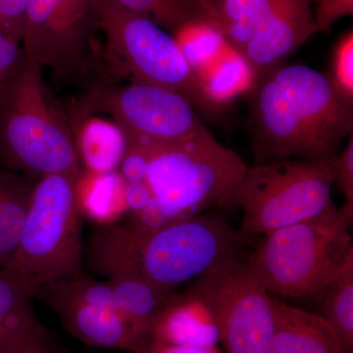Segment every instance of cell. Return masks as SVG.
<instances>
[{
    "mask_svg": "<svg viewBox=\"0 0 353 353\" xmlns=\"http://www.w3.org/2000/svg\"><path fill=\"white\" fill-rule=\"evenodd\" d=\"M336 157L285 159L248 166L236 194L243 236L271 233L319 215L334 203Z\"/></svg>",
    "mask_w": 353,
    "mask_h": 353,
    "instance_id": "8",
    "label": "cell"
},
{
    "mask_svg": "<svg viewBox=\"0 0 353 353\" xmlns=\"http://www.w3.org/2000/svg\"><path fill=\"white\" fill-rule=\"evenodd\" d=\"M95 113L110 116L128 138L155 143H179L208 128L183 95L132 81L120 85L102 80L85 90L79 101L77 120Z\"/></svg>",
    "mask_w": 353,
    "mask_h": 353,
    "instance_id": "10",
    "label": "cell"
},
{
    "mask_svg": "<svg viewBox=\"0 0 353 353\" xmlns=\"http://www.w3.org/2000/svg\"><path fill=\"white\" fill-rule=\"evenodd\" d=\"M99 0H30L23 31L26 57L63 83L109 79Z\"/></svg>",
    "mask_w": 353,
    "mask_h": 353,
    "instance_id": "9",
    "label": "cell"
},
{
    "mask_svg": "<svg viewBox=\"0 0 353 353\" xmlns=\"http://www.w3.org/2000/svg\"><path fill=\"white\" fill-rule=\"evenodd\" d=\"M334 183L345 196V209L353 215V137H348L347 145L340 154L336 161V176Z\"/></svg>",
    "mask_w": 353,
    "mask_h": 353,
    "instance_id": "28",
    "label": "cell"
},
{
    "mask_svg": "<svg viewBox=\"0 0 353 353\" xmlns=\"http://www.w3.org/2000/svg\"><path fill=\"white\" fill-rule=\"evenodd\" d=\"M318 315L333 328L345 353H353V246L333 276L314 296Z\"/></svg>",
    "mask_w": 353,
    "mask_h": 353,
    "instance_id": "21",
    "label": "cell"
},
{
    "mask_svg": "<svg viewBox=\"0 0 353 353\" xmlns=\"http://www.w3.org/2000/svg\"><path fill=\"white\" fill-rule=\"evenodd\" d=\"M125 197L131 216L139 214L153 203L152 190L145 182L126 183Z\"/></svg>",
    "mask_w": 353,
    "mask_h": 353,
    "instance_id": "31",
    "label": "cell"
},
{
    "mask_svg": "<svg viewBox=\"0 0 353 353\" xmlns=\"http://www.w3.org/2000/svg\"><path fill=\"white\" fill-rule=\"evenodd\" d=\"M150 340L169 345L217 347L220 331L208 303L188 290L183 294H174L153 324Z\"/></svg>",
    "mask_w": 353,
    "mask_h": 353,
    "instance_id": "14",
    "label": "cell"
},
{
    "mask_svg": "<svg viewBox=\"0 0 353 353\" xmlns=\"http://www.w3.org/2000/svg\"><path fill=\"white\" fill-rule=\"evenodd\" d=\"M218 30L228 44L240 53L262 20L282 0H208Z\"/></svg>",
    "mask_w": 353,
    "mask_h": 353,
    "instance_id": "23",
    "label": "cell"
},
{
    "mask_svg": "<svg viewBox=\"0 0 353 353\" xmlns=\"http://www.w3.org/2000/svg\"><path fill=\"white\" fill-rule=\"evenodd\" d=\"M30 0H0V34L21 43Z\"/></svg>",
    "mask_w": 353,
    "mask_h": 353,
    "instance_id": "27",
    "label": "cell"
},
{
    "mask_svg": "<svg viewBox=\"0 0 353 353\" xmlns=\"http://www.w3.org/2000/svg\"><path fill=\"white\" fill-rule=\"evenodd\" d=\"M352 15L353 0H319L313 13L320 32L329 31L336 21Z\"/></svg>",
    "mask_w": 353,
    "mask_h": 353,
    "instance_id": "29",
    "label": "cell"
},
{
    "mask_svg": "<svg viewBox=\"0 0 353 353\" xmlns=\"http://www.w3.org/2000/svg\"><path fill=\"white\" fill-rule=\"evenodd\" d=\"M245 259L223 264L197 279L190 290L212 310L226 353H271L272 296Z\"/></svg>",
    "mask_w": 353,
    "mask_h": 353,
    "instance_id": "11",
    "label": "cell"
},
{
    "mask_svg": "<svg viewBox=\"0 0 353 353\" xmlns=\"http://www.w3.org/2000/svg\"><path fill=\"white\" fill-rule=\"evenodd\" d=\"M334 88L348 101L353 102V31L345 32L332 55L331 71L326 73Z\"/></svg>",
    "mask_w": 353,
    "mask_h": 353,
    "instance_id": "26",
    "label": "cell"
},
{
    "mask_svg": "<svg viewBox=\"0 0 353 353\" xmlns=\"http://www.w3.org/2000/svg\"><path fill=\"white\" fill-rule=\"evenodd\" d=\"M25 58L22 44L0 34V82L15 71Z\"/></svg>",
    "mask_w": 353,
    "mask_h": 353,
    "instance_id": "30",
    "label": "cell"
},
{
    "mask_svg": "<svg viewBox=\"0 0 353 353\" xmlns=\"http://www.w3.org/2000/svg\"><path fill=\"white\" fill-rule=\"evenodd\" d=\"M246 241L220 216L197 215L157 231L129 220L95 225L83 260L106 280L134 276L174 292L183 283L245 256Z\"/></svg>",
    "mask_w": 353,
    "mask_h": 353,
    "instance_id": "1",
    "label": "cell"
},
{
    "mask_svg": "<svg viewBox=\"0 0 353 353\" xmlns=\"http://www.w3.org/2000/svg\"><path fill=\"white\" fill-rule=\"evenodd\" d=\"M352 219L333 203L315 217L265 234L246 262L271 296L314 297L353 246Z\"/></svg>",
    "mask_w": 353,
    "mask_h": 353,
    "instance_id": "5",
    "label": "cell"
},
{
    "mask_svg": "<svg viewBox=\"0 0 353 353\" xmlns=\"http://www.w3.org/2000/svg\"><path fill=\"white\" fill-rule=\"evenodd\" d=\"M312 0H282L257 26L239 54L245 58L257 82L319 32L313 17Z\"/></svg>",
    "mask_w": 353,
    "mask_h": 353,
    "instance_id": "13",
    "label": "cell"
},
{
    "mask_svg": "<svg viewBox=\"0 0 353 353\" xmlns=\"http://www.w3.org/2000/svg\"><path fill=\"white\" fill-rule=\"evenodd\" d=\"M125 190L126 182L118 171L94 174L82 170L76 183L81 215L95 225L120 222L129 213Z\"/></svg>",
    "mask_w": 353,
    "mask_h": 353,
    "instance_id": "20",
    "label": "cell"
},
{
    "mask_svg": "<svg viewBox=\"0 0 353 353\" xmlns=\"http://www.w3.org/2000/svg\"><path fill=\"white\" fill-rule=\"evenodd\" d=\"M197 78L208 99L221 109L240 95L252 94L257 83L245 58L230 46Z\"/></svg>",
    "mask_w": 353,
    "mask_h": 353,
    "instance_id": "22",
    "label": "cell"
},
{
    "mask_svg": "<svg viewBox=\"0 0 353 353\" xmlns=\"http://www.w3.org/2000/svg\"><path fill=\"white\" fill-rule=\"evenodd\" d=\"M274 334L271 353H345L321 316L272 297Z\"/></svg>",
    "mask_w": 353,
    "mask_h": 353,
    "instance_id": "15",
    "label": "cell"
},
{
    "mask_svg": "<svg viewBox=\"0 0 353 353\" xmlns=\"http://www.w3.org/2000/svg\"><path fill=\"white\" fill-rule=\"evenodd\" d=\"M38 180L6 167L0 168V268L10 263L17 250Z\"/></svg>",
    "mask_w": 353,
    "mask_h": 353,
    "instance_id": "19",
    "label": "cell"
},
{
    "mask_svg": "<svg viewBox=\"0 0 353 353\" xmlns=\"http://www.w3.org/2000/svg\"><path fill=\"white\" fill-rule=\"evenodd\" d=\"M134 139L148 146L145 183L153 196L152 205L131 216L137 226L157 231L209 209L236 206V190L248 166L240 155L219 143L208 128L179 143Z\"/></svg>",
    "mask_w": 353,
    "mask_h": 353,
    "instance_id": "3",
    "label": "cell"
},
{
    "mask_svg": "<svg viewBox=\"0 0 353 353\" xmlns=\"http://www.w3.org/2000/svg\"><path fill=\"white\" fill-rule=\"evenodd\" d=\"M51 353H57V352H53V350H52V352H51Z\"/></svg>",
    "mask_w": 353,
    "mask_h": 353,
    "instance_id": "33",
    "label": "cell"
},
{
    "mask_svg": "<svg viewBox=\"0 0 353 353\" xmlns=\"http://www.w3.org/2000/svg\"><path fill=\"white\" fill-rule=\"evenodd\" d=\"M145 353H224L218 347H202L150 341Z\"/></svg>",
    "mask_w": 353,
    "mask_h": 353,
    "instance_id": "32",
    "label": "cell"
},
{
    "mask_svg": "<svg viewBox=\"0 0 353 353\" xmlns=\"http://www.w3.org/2000/svg\"><path fill=\"white\" fill-rule=\"evenodd\" d=\"M0 161L3 167L39 179L81 175L75 132L50 92L43 69L26 57L0 82Z\"/></svg>",
    "mask_w": 353,
    "mask_h": 353,
    "instance_id": "4",
    "label": "cell"
},
{
    "mask_svg": "<svg viewBox=\"0 0 353 353\" xmlns=\"http://www.w3.org/2000/svg\"><path fill=\"white\" fill-rule=\"evenodd\" d=\"M36 299L57 313L72 336L90 347L145 353L150 343L116 311L108 281L94 280L83 270L39 288Z\"/></svg>",
    "mask_w": 353,
    "mask_h": 353,
    "instance_id": "12",
    "label": "cell"
},
{
    "mask_svg": "<svg viewBox=\"0 0 353 353\" xmlns=\"http://www.w3.org/2000/svg\"><path fill=\"white\" fill-rule=\"evenodd\" d=\"M83 121L73 126L79 161L85 171L106 174L118 171L127 152L126 134L116 123L101 119Z\"/></svg>",
    "mask_w": 353,
    "mask_h": 353,
    "instance_id": "18",
    "label": "cell"
},
{
    "mask_svg": "<svg viewBox=\"0 0 353 353\" xmlns=\"http://www.w3.org/2000/svg\"><path fill=\"white\" fill-rule=\"evenodd\" d=\"M76 182L64 175L41 176L31 203L10 271L32 292L83 270V245Z\"/></svg>",
    "mask_w": 353,
    "mask_h": 353,
    "instance_id": "7",
    "label": "cell"
},
{
    "mask_svg": "<svg viewBox=\"0 0 353 353\" xmlns=\"http://www.w3.org/2000/svg\"><path fill=\"white\" fill-rule=\"evenodd\" d=\"M250 95L255 164L336 157L352 134L353 102L312 67L279 66Z\"/></svg>",
    "mask_w": 353,
    "mask_h": 353,
    "instance_id": "2",
    "label": "cell"
},
{
    "mask_svg": "<svg viewBox=\"0 0 353 353\" xmlns=\"http://www.w3.org/2000/svg\"><path fill=\"white\" fill-rule=\"evenodd\" d=\"M106 281L113 292L116 311L134 333L150 343L153 324L175 292H166L145 279L134 276H121Z\"/></svg>",
    "mask_w": 353,
    "mask_h": 353,
    "instance_id": "16",
    "label": "cell"
},
{
    "mask_svg": "<svg viewBox=\"0 0 353 353\" xmlns=\"http://www.w3.org/2000/svg\"><path fill=\"white\" fill-rule=\"evenodd\" d=\"M114 1L129 10L146 16L173 37L190 25L208 24L218 30L214 14L208 0H114Z\"/></svg>",
    "mask_w": 353,
    "mask_h": 353,
    "instance_id": "24",
    "label": "cell"
},
{
    "mask_svg": "<svg viewBox=\"0 0 353 353\" xmlns=\"http://www.w3.org/2000/svg\"><path fill=\"white\" fill-rule=\"evenodd\" d=\"M99 27L110 80L168 88L185 97L206 118L221 112L204 92L175 38L152 19L114 0H99Z\"/></svg>",
    "mask_w": 353,
    "mask_h": 353,
    "instance_id": "6",
    "label": "cell"
},
{
    "mask_svg": "<svg viewBox=\"0 0 353 353\" xmlns=\"http://www.w3.org/2000/svg\"><path fill=\"white\" fill-rule=\"evenodd\" d=\"M31 290L7 269L0 268V353H4L43 331Z\"/></svg>",
    "mask_w": 353,
    "mask_h": 353,
    "instance_id": "17",
    "label": "cell"
},
{
    "mask_svg": "<svg viewBox=\"0 0 353 353\" xmlns=\"http://www.w3.org/2000/svg\"><path fill=\"white\" fill-rule=\"evenodd\" d=\"M174 38L196 76L214 63L229 46L222 34L208 24L190 25Z\"/></svg>",
    "mask_w": 353,
    "mask_h": 353,
    "instance_id": "25",
    "label": "cell"
}]
</instances>
